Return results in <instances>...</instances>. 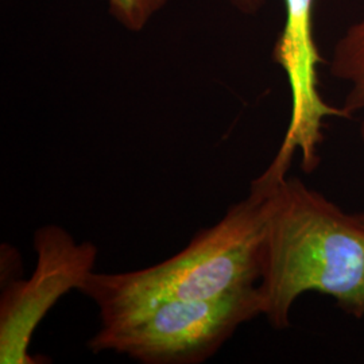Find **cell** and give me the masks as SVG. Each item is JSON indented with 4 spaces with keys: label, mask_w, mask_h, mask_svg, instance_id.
<instances>
[{
    "label": "cell",
    "mask_w": 364,
    "mask_h": 364,
    "mask_svg": "<svg viewBox=\"0 0 364 364\" xmlns=\"http://www.w3.org/2000/svg\"><path fill=\"white\" fill-rule=\"evenodd\" d=\"M260 250L262 314L275 329L290 326L294 301L306 291L336 299L364 317V227L299 178L270 171Z\"/></svg>",
    "instance_id": "obj_1"
},
{
    "label": "cell",
    "mask_w": 364,
    "mask_h": 364,
    "mask_svg": "<svg viewBox=\"0 0 364 364\" xmlns=\"http://www.w3.org/2000/svg\"><path fill=\"white\" fill-rule=\"evenodd\" d=\"M266 212L267 182L259 177L246 200L196 235L181 252L144 270L92 272L78 291L95 301L105 316L161 299H216L257 287Z\"/></svg>",
    "instance_id": "obj_2"
},
{
    "label": "cell",
    "mask_w": 364,
    "mask_h": 364,
    "mask_svg": "<svg viewBox=\"0 0 364 364\" xmlns=\"http://www.w3.org/2000/svg\"><path fill=\"white\" fill-rule=\"evenodd\" d=\"M262 314L258 287L216 299H161L100 316L93 352L114 351L144 364H198L219 351L237 326Z\"/></svg>",
    "instance_id": "obj_3"
},
{
    "label": "cell",
    "mask_w": 364,
    "mask_h": 364,
    "mask_svg": "<svg viewBox=\"0 0 364 364\" xmlns=\"http://www.w3.org/2000/svg\"><path fill=\"white\" fill-rule=\"evenodd\" d=\"M37 266L26 281L7 284L0 299V363L36 364L28 353L36 328L57 301L72 289L80 290L93 272L97 248L76 243L58 225L36 231Z\"/></svg>",
    "instance_id": "obj_4"
},
{
    "label": "cell",
    "mask_w": 364,
    "mask_h": 364,
    "mask_svg": "<svg viewBox=\"0 0 364 364\" xmlns=\"http://www.w3.org/2000/svg\"><path fill=\"white\" fill-rule=\"evenodd\" d=\"M314 0H285L287 22L274 48V61L287 72L293 95V114L282 151L318 138L326 115L347 117L341 108L326 105L316 88V65L321 57L313 39Z\"/></svg>",
    "instance_id": "obj_5"
},
{
    "label": "cell",
    "mask_w": 364,
    "mask_h": 364,
    "mask_svg": "<svg viewBox=\"0 0 364 364\" xmlns=\"http://www.w3.org/2000/svg\"><path fill=\"white\" fill-rule=\"evenodd\" d=\"M331 75L350 85L343 111L347 117L364 111V19L352 25L338 39L329 64ZM364 144V120L360 124Z\"/></svg>",
    "instance_id": "obj_6"
},
{
    "label": "cell",
    "mask_w": 364,
    "mask_h": 364,
    "mask_svg": "<svg viewBox=\"0 0 364 364\" xmlns=\"http://www.w3.org/2000/svg\"><path fill=\"white\" fill-rule=\"evenodd\" d=\"M111 14L131 31L142 30L166 0H108Z\"/></svg>",
    "instance_id": "obj_7"
},
{
    "label": "cell",
    "mask_w": 364,
    "mask_h": 364,
    "mask_svg": "<svg viewBox=\"0 0 364 364\" xmlns=\"http://www.w3.org/2000/svg\"><path fill=\"white\" fill-rule=\"evenodd\" d=\"M231 1L243 13H255L259 10L264 0H231Z\"/></svg>",
    "instance_id": "obj_8"
},
{
    "label": "cell",
    "mask_w": 364,
    "mask_h": 364,
    "mask_svg": "<svg viewBox=\"0 0 364 364\" xmlns=\"http://www.w3.org/2000/svg\"><path fill=\"white\" fill-rule=\"evenodd\" d=\"M355 218L358 219V221L362 224L364 227V212H359V213H355Z\"/></svg>",
    "instance_id": "obj_9"
}]
</instances>
